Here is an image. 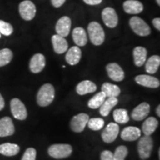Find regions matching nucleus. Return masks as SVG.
Returning a JSON list of instances; mask_svg holds the SVG:
<instances>
[{"label":"nucleus","instance_id":"35","mask_svg":"<svg viewBox=\"0 0 160 160\" xmlns=\"http://www.w3.org/2000/svg\"><path fill=\"white\" fill-rule=\"evenodd\" d=\"M37 151L33 148H29L26 150L22 156V160H36Z\"/></svg>","mask_w":160,"mask_h":160},{"label":"nucleus","instance_id":"6","mask_svg":"<svg viewBox=\"0 0 160 160\" xmlns=\"http://www.w3.org/2000/svg\"><path fill=\"white\" fill-rule=\"evenodd\" d=\"M19 12L21 17L25 21H31L35 17L37 8L30 0H25L19 5Z\"/></svg>","mask_w":160,"mask_h":160},{"label":"nucleus","instance_id":"13","mask_svg":"<svg viewBox=\"0 0 160 160\" xmlns=\"http://www.w3.org/2000/svg\"><path fill=\"white\" fill-rule=\"evenodd\" d=\"M15 132V127L13 120L8 117H5L0 119V137H9Z\"/></svg>","mask_w":160,"mask_h":160},{"label":"nucleus","instance_id":"14","mask_svg":"<svg viewBox=\"0 0 160 160\" xmlns=\"http://www.w3.org/2000/svg\"><path fill=\"white\" fill-rule=\"evenodd\" d=\"M71 20L68 17H62L58 20L56 25L57 34L62 37H68L71 31Z\"/></svg>","mask_w":160,"mask_h":160},{"label":"nucleus","instance_id":"16","mask_svg":"<svg viewBox=\"0 0 160 160\" xmlns=\"http://www.w3.org/2000/svg\"><path fill=\"white\" fill-rule=\"evenodd\" d=\"M151 107L147 102H142L137 106L131 113V118L136 121H141L145 119L150 113Z\"/></svg>","mask_w":160,"mask_h":160},{"label":"nucleus","instance_id":"27","mask_svg":"<svg viewBox=\"0 0 160 160\" xmlns=\"http://www.w3.org/2000/svg\"><path fill=\"white\" fill-rule=\"evenodd\" d=\"M160 65V57L153 55L147 60L145 64V71L150 74L157 73Z\"/></svg>","mask_w":160,"mask_h":160},{"label":"nucleus","instance_id":"15","mask_svg":"<svg viewBox=\"0 0 160 160\" xmlns=\"http://www.w3.org/2000/svg\"><path fill=\"white\" fill-rule=\"evenodd\" d=\"M136 82L144 87L157 88L160 86V82L157 78L151 77L150 75H139L135 77Z\"/></svg>","mask_w":160,"mask_h":160},{"label":"nucleus","instance_id":"12","mask_svg":"<svg viewBox=\"0 0 160 160\" xmlns=\"http://www.w3.org/2000/svg\"><path fill=\"white\" fill-rule=\"evenodd\" d=\"M45 57L42 53H36L30 61L29 68L32 73H39L45 67Z\"/></svg>","mask_w":160,"mask_h":160},{"label":"nucleus","instance_id":"24","mask_svg":"<svg viewBox=\"0 0 160 160\" xmlns=\"http://www.w3.org/2000/svg\"><path fill=\"white\" fill-rule=\"evenodd\" d=\"M19 146L14 143H4L0 145V153L6 157H13L19 153Z\"/></svg>","mask_w":160,"mask_h":160},{"label":"nucleus","instance_id":"18","mask_svg":"<svg viewBox=\"0 0 160 160\" xmlns=\"http://www.w3.org/2000/svg\"><path fill=\"white\" fill-rule=\"evenodd\" d=\"M52 44H53V50L58 54H62L66 52L68 49V44L65 37L56 34L52 37Z\"/></svg>","mask_w":160,"mask_h":160},{"label":"nucleus","instance_id":"9","mask_svg":"<svg viewBox=\"0 0 160 160\" xmlns=\"http://www.w3.org/2000/svg\"><path fill=\"white\" fill-rule=\"evenodd\" d=\"M119 132V126L117 123L108 124L102 133V138L106 143H111L117 139Z\"/></svg>","mask_w":160,"mask_h":160},{"label":"nucleus","instance_id":"38","mask_svg":"<svg viewBox=\"0 0 160 160\" xmlns=\"http://www.w3.org/2000/svg\"><path fill=\"white\" fill-rule=\"evenodd\" d=\"M84 2L89 5H99L102 2V0H83Z\"/></svg>","mask_w":160,"mask_h":160},{"label":"nucleus","instance_id":"4","mask_svg":"<svg viewBox=\"0 0 160 160\" xmlns=\"http://www.w3.org/2000/svg\"><path fill=\"white\" fill-rule=\"evenodd\" d=\"M129 24L132 31L138 36H140V37H147V36L151 34V28L141 18L138 17H132L130 19Z\"/></svg>","mask_w":160,"mask_h":160},{"label":"nucleus","instance_id":"23","mask_svg":"<svg viewBox=\"0 0 160 160\" xmlns=\"http://www.w3.org/2000/svg\"><path fill=\"white\" fill-rule=\"evenodd\" d=\"M133 55L135 65L137 67H141L145 64L147 59V50L145 48L138 46L133 49Z\"/></svg>","mask_w":160,"mask_h":160},{"label":"nucleus","instance_id":"1","mask_svg":"<svg viewBox=\"0 0 160 160\" xmlns=\"http://www.w3.org/2000/svg\"><path fill=\"white\" fill-rule=\"evenodd\" d=\"M55 97V89L51 84H45L40 88L37 93V101L41 107H46L52 103Z\"/></svg>","mask_w":160,"mask_h":160},{"label":"nucleus","instance_id":"34","mask_svg":"<svg viewBox=\"0 0 160 160\" xmlns=\"http://www.w3.org/2000/svg\"><path fill=\"white\" fill-rule=\"evenodd\" d=\"M13 32V28L11 24L3 20H0V33L6 37L11 35Z\"/></svg>","mask_w":160,"mask_h":160},{"label":"nucleus","instance_id":"29","mask_svg":"<svg viewBox=\"0 0 160 160\" xmlns=\"http://www.w3.org/2000/svg\"><path fill=\"white\" fill-rule=\"evenodd\" d=\"M106 99V96L102 91L99 92L93 96L88 102V106L91 109H97L102 105L104 101Z\"/></svg>","mask_w":160,"mask_h":160},{"label":"nucleus","instance_id":"26","mask_svg":"<svg viewBox=\"0 0 160 160\" xmlns=\"http://www.w3.org/2000/svg\"><path fill=\"white\" fill-rule=\"evenodd\" d=\"M158 120L155 117H149L144 122L142 125V132L146 136H151L154 133L156 129L157 128Z\"/></svg>","mask_w":160,"mask_h":160},{"label":"nucleus","instance_id":"40","mask_svg":"<svg viewBox=\"0 0 160 160\" xmlns=\"http://www.w3.org/2000/svg\"><path fill=\"white\" fill-rule=\"evenodd\" d=\"M4 108H5V99H4L3 97L0 93V111L3 110Z\"/></svg>","mask_w":160,"mask_h":160},{"label":"nucleus","instance_id":"28","mask_svg":"<svg viewBox=\"0 0 160 160\" xmlns=\"http://www.w3.org/2000/svg\"><path fill=\"white\" fill-rule=\"evenodd\" d=\"M102 91L105 93L106 97H117L121 93V90L117 85L105 82L102 86Z\"/></svg>","mask_w":160,"mask_h":160},{"label":"nucleus","instance_id":"8","mask_svg":"<svg viewBox=\"0 0 160 160\" xmlns=\"http://www.w3.org/2000/svg\"><path fill=\"white\" fill-rule=\"evenodd\" d=\"M89 120V116L86 113H82L76 115L72 118L70 126L73 132L80 133L85 130V128Z\"/></svg>","mask_w":160,"mask_h":160},{"label":"nucleus","instance_id":"21","mask_svg":"<svg viewBox=\"0 0 160 160\" xmlns=\"http://www.w3.org/2000/svg\"><path fill=\"white\" fill-rule=\"evenodd\" d=\"M97 85L94 82L90 81V80H84L79 83L77 86V92L79 95H85L87 93H93L97 91Z\"/></svg>","mask_w":160,"mask_h":160},{"label":"nucleus","instance_id":"39","mask_svg":"<svg viewBox=\"0 0 160 160\" xmlns=\"http://www.w3.org/2000/svg\"><path fill=\"white\" fill-rule=\"evenodd\" d=\"M153 26L155 27L156 29H157L158 31H160V19L159 18H155L152 21Z\"/></svg>","mask_w":160,"mask_h":160},{"label":"nucleus","instance_id":"5","mask_svg":"<svg viewBox=\"0 0 160 160\" xmlns=\"http://www.w3.org/2000/svg\"><path fill=\"white\" fill-rule=\"evenodd\" d=\"M153 147V142L150 136L145 135L140 138L138 142V153L142 159H146L150 157Z\"/></svg>","mask_w":160,"mask_h":160},{"label":"nucleus","instance_id":"33","mask_svg":"<svg viewBox=\"0 0 160 160\" xmlns=\"http://www.w3.org/2000/svg\"><path fill=\"white\" fill-rule=\"evenodd\" d=\"M128 153V150L125 145H120L117 148L113 153V160H125Z\"/></svg>","mask_w":160,"mask_h":160},{"label":"nucleus","instance_id":"10","mask_svg":"<svg viewBox=\"0 0 160 160\" xmlns=\"http://www.w3.org/2000/svg\"><path fill=\"white\" fill-rule=\"evenodd\" d=\"M102 18L105 25L110 28H114L118 24V16L116 11L112 8H105L102 12Z\"/></svg>","mask_w":160,"mask_h":160},{"label":"nucleus","instance_id":"2","mask_svg":"<svg viewBox=\"0 0 160 160\" xmlns=\"http://www.w3.org/2000/svg\"><path fill=\"white\" fill-rule=\"evenodd\" d=\"M89 38L92 44L94 45L99 46L105 41V31L99 23L97 22H91L88 27Z\"/></svg>","mask_w":160,"mask_h":160},{"label":"nucleus","instance_id":"11","mask_svg":"<svg viewBox=\"0 0 160 160\" xmlns=\"http://www.w3.org/2000/svg\"><path fill=\"white\" fill-rule=\"evenodd\" d=\"M106 71L108 77L113 81L121 82L125 78L124 71L117 63H109L106 66Z\"/></svg>","mask_w":160,"mask_h":160},{"label":"nucleus","instance_id":"22","mask_svg":"<svg viewBox=\"0 0 160 160\" xmlns=\"http://www.w3.org/2000/svg\"><path fill=\"white\" fill-rule=\"evenodd\" d=\"M72 36H73V41L77 46L82 47L88 43V37L86 34V31L82 28L77 27L73 29Z\"/></svg>","mask_w":160,"mask_h":160},{"label":"nucleus","instance_id":"32","mask_svg":"<svg viewBox=\"0 0 160 160\" xmlns=\"http://www.w3.org/2000/svg\"><path fill=\"white\" fill-rule=\"evenodd\" d=\"M88 126L93 131H99L104 127L105 121L102 118H92L88 122Z\"/></svg>","mask_w":160,"mask_h":160},{"label":"nucleus","instance_id":"42","mask_svg":"<svg viewBox=\"0 0 160 160\" xmlns=\"http://www.w3.org/2000/svg\"><path fill=\"white\" fill-rule=\"evenodd\" d=\"M157 1V3L158 4V5H160V0H156Z\"/></svg>","mask_w":160,"mask_h":160},{"label":"nucleus","instance_id":"25","mask_svg":"<svg viewBox=\"0 0 160 160\" xmlns=\"http://www.w3.org/2000/svg\"><path fill=\"white\" fill-rule=\"evenodd\" d=\"M118 99L117 97H108L99 107V113L103 117H107L113 107L117 105Z\"/></svg>","mask_w":160,"mask_h":160},{"label":"nucleus","instance_id":"20","mask_svg":"<svg viewBox=\"0 0 160 160\" xmlns=\"http://www.w3.org/2000/svg\"><path fill=\"white\" fill-rule=\"evenodd\" d=\"M141 137V131L137 127L130 126L123 129L121 133V138L125 141H135Z\"/></svg>","mask_w":160,"mask_h":160},{"label":"nucleus","instance_id":"19","mask_svg":"<svg viewBox=\"0 0 160 160\" xmlns=\"http://www.w3.org/2000/svg\"><path fill=\"white\" fill-rule=\"evenodd\" d=\"M82 57V51L78 46H73L67 51L65 56L66 62L71 65H75L79 62Z\"/></svg>","mask_w":160,"mask_h":160},{"label":"nucleus","instance_id":"31","mask_svg":"<svg viewBox=\"0 0 160 160\" xmlns=\"http://www.w3.org/2000/svg\"><path fill=\"white\" fill-rule=\"evenodd\" d=\"M13 57V53L9 48L0 50V67L7 65L11 62Z\"/></svg>","mask_w":160,"mask_h":160},{"label":"nucleus","instance_id":"3","mask_svg":"<svg viewBox=\"0 0 160 160\" xmlns=\"http://www.w3.org/2000/svg\"><path fill=\"white\" fill-rule=\"evenodd\" d=\"M73 151L68 144H54L49 147L48 154L54 159H64L71 156Z\"/></svg>","mask_w":160,"mask_h":160},{"label":"nucleus","instance_id":"43","mask_svg":"<svg viewBox=\"0 0 160 160\" xmlns=\"http://www.w3.org/2000/svg\"><path fill=\"white\" fill-rule=\"evenodd\" d=\"M0 38H1V33H0Z\"/></svg>","mask_w":160,"mask_h":160},{"label":"nucleus","instance_id":"30","mask_svg":"<svg viewBox=\"0 0 160 160\" xmlns=\"http://www.w3.org/2000/svg\"><path fill=\"white\" fill-rule=\"evenodd\" d=\"M113 119L115 122L119 124H125L129 122V116L127 110L120 108L113 111Z\"/></svg>","mask_w":160,"mask_h":160},{"label":"nucleus","instance_id":"7","mask_svg":"<svg viewBox=\"0 0 160 160\" xmlns=\"http://www.w3.org/2000/svg\"><path fill=\"white\" fill-rule=\"evenodd\" d=\"M11 111L15 119L25 120L28 117V112L25 105L18 98H13L11 101Z\"/></svg>","mask_w":160,"mask_h":160},{"label":"nucleus","instance_id":"37","mask_svg":"<svg viewBox=\"0 0 160 160\" xmlns=\"http://www.w3.org/2000/svg\"><path fill=\"white\" fill-rule=\"evenodd\" d=\"M66 0H51L52 5L54 8H60L64 5Z\"/></svg>","mask_w":160,"mask_h":160},{"label":"nucleus","instance_id":"17","mask_svg":"<svg viewBox=\"0 0 160 160\" xmlns=\"http://www.w3.org/2000/svg\"><path fill=\"white\" fill-rule=\"evenodd\" d=\"M123 9L128 14H138L142 12L144 6L138 0H127L123 3Z\"/></svg>","mask_w":160,"mask_h":160},{"label":"nucleus","instance_id":"36","mask_svg":"<svg viewBox=\"0 0 160 160\" xmlns=\"http://www.w3.org/2000/svg\"><path fill=\"white\" fill-rule=\"evenodd\" d=\"M101 160H113V153L110 151H104L101 153Z\"/></svg>","mask_w":160,"mask_h":160},{"label":"nucleus","instance_id":"41","mask_svg":"<svg viewBox=\"0 0 160 160\" xmlns=\"http://www.w3.org/2000/svg\"><path fill=\"white\" fill-rule=\"evenodd\" d=\"M156 111H157V115H158V117H160V105H159L157 106V110H156Z\"/></svg>","mask_w":160,"mask_h":160}]
</instances>
